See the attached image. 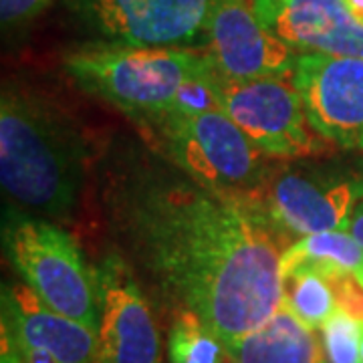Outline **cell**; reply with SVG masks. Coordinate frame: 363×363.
<instances>
[{"instance_id": "obj_1", "label": "cell", "mask_w": 363, "mask_h": 363, "mask_svg": "<svg viewBox=\"0 0 363 363\" xmlns=\"http://www.w3.org/2000/svg\"><path fill=\"white\" fill-rule=\"evenodd\" d=\"M113 252L172 313H196L222 343L283 305L279 238L242 196L206 188L145 143L119 145L99 169Z\"/></svg>"}, {"instance_id": "obj_2", "label": "cell", "mask_w": 363, "mask_h": 363, "mask_svg": "<svg viewBox=\"0 0 363 363\" xmlns=\"http://www.w3.org/2000/svg\"><path fill=\"white\" fill-rule=\"evenodd\" d=\"M89 169V147L75 123L33 91L0 97V182L14 208L43 220L75 214Z\"/></svg>"}, {"instance_id": "obj_3", "label": "cell", "mask_w": 363, "mask_h": 363, "mask_svg": "<svg viewBox=\"0 0 363 363\" xmlns=\"http://www.w3.org/2000/svg\"><path fill=\"white\" fill-rule=\"evenodd\" d=\"M142 142L198 184L247 198L271 157L264 156L220 109L202 113L157 111L131 117Z\"/></svg>"}, {"instance_id": "obj_4", "label": "cell", "mask_w": 363, "mask_h": 363, "mask_svg": "<svg viewBox=\"0 0 363 363\" xmlns=\"http://www.w3.org/2000/svg\"><path fill=\"white\" fill-rule=\"evenodd\" d=\"M210 61L202 49L128 47L89 40L65 57V69L81 89L140 117L172 109L180 89L206 75Z\"/></svg>"}, {"instance_id": "obj_5", "label": "cell", "mask_w": 363, "mask_h": 363, "mask_svg": "<svg viewBox=\"0 0 363 363\" xmlns=\"http://www.w3.org/2000/svg\"><path fill=\"white\" fill-rule=\"evenodd\" d=\"M247 200L286 248L309 234L350 230L363 200V178L309 157L271 160Z\"/></svg>"}, {"instance_id": "obj_6", "label": "cell", "mask_w": 363, "mask_h": 363, "mask_svg": "<svg viewBox=\"0 0 363 363\" xmlns=\"http://www.w3.org/2000/svg\"><path fill=\"white\" fill-rule=\"evenodd\" d=\"M2 245L23 283L49 309L99 331L95 272L71 234L11 206L2 218Z\"/></svg>"}, {"instance_id": "obj_7", "label": "cell", "mask_w": 363, "mask_h": 363, "mask_svg": "<svg viewBox=\"0 0 363 363\" xmlns=\"http://www.w3.org/2000/svg\"><path fill=\"white\" fill-rule=\"evenodd\" d=\"M210 83L220 111L271 160L323 156L333 145L313 128L289 79L234 81L212 69Z\"/></svg>"}, {"instance_id": "obj_8", "label": "cell", "mask_w": 363, "mask_h": 363, "mask_svg": "<svg viewBox=\"0 0 363 363\" xmlns=\"http://www.w3.org/2000/svg\"><path fill=\"white\" fill-rule=\"evenodd\" d=\"M97 43L202 49L218 0H65Z\"/></svg>"}, {"instance_id": "obj_9", "label": "cell", "mask_w": 363, "mask_h": 363, "mask_svg": "<svg viewBox=\"0 0 363 363\" xmlns=\"http://www.w3.org/2000/svg\"><path fill=\"white\" fill-rule=\"evenodd\" d=\"M93 272L99 297L97 363H162L154 313L128 262L109 252Z\"/></svg>"}, {"instance_id": "obj_10", "label": "cell", "mask_w": 363, "mask_h": 363, "mask_svg": "<svg viewBox=\"0 0 363 363\" xmlns=\"http://www.w3.org/2000/svg\"><path fill=\"white\" fill-rule=\"evenodd\" d=\"M291 83L315 130L343 150H363V59L298 52Z\"/></svg>"}, {"instance_id": "obj_11", "label": "cell", "mask_w": 363, "mask_h": 363, "mask_svg": "<svg viewBox=\"0 0 363 363\" xmlns=\"http://www.w3.org/2000/svg\"><path fill=\"white\" fill-rule=\"evenodd\" d=\"M202 51L218 75L234 81H291L298 59L295 49L260 23L250 0H218Z\"/></svg>"}, {"instance_id": "obj_12", "label": "cell", "mask_w": 363, "mask_h": 363, "mask_svg": "<svg viewBox=\"0 0 363 363\" xmlns=\"http://www.w3.org/2000/svg\"><path fill=\"white\" fill-rule=\"evenodd\" d=\"M250 6L297 52L363 59V25L343 0H250Z\"/></svg>"}, {"instance_id": "obj_13", "label": "cell", "mask_w": 363, "mask_h": 363, "mask_svg": "<svg viewBox=\"0 0 363 363\" xmlns=\"http://www.w3.org/2000/svg\"><path fill=\"white\" fill-rule=\"evenodd\" d=\"M0 331L18 347L49 353L59 363H97V333L49 309L25 283L2 286Z\"/></svg>"}, {"instance_id": "obj_14", "label": "cell", "mask_w": 363, "mask_h": 363, "mask_svg": "<svg viewBox=\"0 0 363 363\" xmlns=\"http://www.w3.org/2000/svg\"><path fill=\"white\" fill-rule=\"evenodd\" d=\"M224 353L233 363H329L323 341L283 305L259 329L224 343Z\"/></svg>"}, {"instance_id": "obj_15", "label": "cell", "mask_w": 363, "mask_h": 363, "mask_svg": "<svg viewBox=\"0 0 363 363\" xmlns=\"http://www.w3.org/2000/svg\"><path fill=\"white\" fill-rule=\"evenodd\" d=\"M317 272L325 279L353 274L363 285V248L347 230L309 234L281 252V274Z\"/></svg>"}, {"instance_id": "obj_16", "label": "cell", "mask_w": 363, "mask_h": 363, "mask_svg": "<svg viewBox=\"0 0 363 363\" xmlns=\"http://www.w3.org/2000/svg\"><path fill=\"white\" fill-rule=\"evenodd\" d=\"M283 307L313 331L321 329L339 309L333 286L317 272L283 277Z\"/></svg>"}, {"instance_id": "obj_17", "label": "cell", "mask_w": 363, "mask_h": 363, "mask_svg": "<svg viewBox=\"0 0 363 363\" xmlns=\"http://www.w3.org/2000/svg\"><path fill=\"white\" fill-rule=\"evenodd\" d=\"M224 343L196 313L180 311L172 317L168 331L169 363H220Z\"/></svg>"}, {"instance_id": "obj_18", "label": "cell", "mask_w": 363, "mask_h": 363, "mask_svg": "<svg viewBox=\"0 0 363 363\" xmlns=\"http://www.w3.org/2000/svg\"><path fill=\"white\" fill-rule=\"evenodd\" d=\"M325 355L329 363H363L362 321L345 311L333 313L321 327Z\"/></svg>"}, {"instance_id": "obj_19", "label": "cell", "mask_w": 363, "mask_h": 363, "mask_svg": "<svg viewBox=\"0 0 363 363\" xmlns=\"http://www.w3.org/2000/svg\"><path fill=\"white\" fill-rule=\"evenodd\" d=\"M337 297V307L363 323V285L353 274H335L327 279Z\"/></svg>"}, {"instance_id": "obj_20", "label": "cell", "mask_w": 363, "mask_h": 363, "mask_svg": "<svg viewBox=\"0 0 363 363\" xmlns=\"http://www.w3.org/2000/svg\"><path fill=\"white\" fill-rule=\"evenodd\" d=\"M52 0H0L2 26H23L39 16Z\"/></svg>"}, {"instance_id": "obj_21", "label": "cell", "mask_w": 363, "mask_h": 363, "mask_svg": "<svg viewBox=\"0 0 363 363\" xmlns=\"http://www.w3.org/2000/svg\"><path fill=\"white\" fill-rule=\"evenodd\" d=\"M0 363H23L14 341L6 333H0Z\"/></svg>"}, {"instance_id": "obj_22", "label": "cell", "mask_w": 363, "mask_h": 363, "mask_svg": "<svg viewBox=\"0 0 363 363\" xmlns=\"http://www.w3.org/2000/svg\"><path fill=\"white\" fill-rule=\"evenodd\" d=\"M347 233H350L363 248V200L355 206V210H353V216H351L350 230H347Z\"/></svg>"}, {"instance_id": "obj_23", "label": "cell", "mask_w": 363, "mask_h": 363, "mask_svg": "<svg viewBox=\"0 0 363 363\" xmlns=\"http://www.w3.org/2000/svg\"><path fill=\"white\" fill-rule=\"evenodd\" d=\"M343 2L350 9V13L363 25V0H343Z\"/></svg>"}, {"instance_id": "obj_24", "label": "cell", "mask_w": 363, "mask_h": 363, "mask_svg": "<svg viewBox=\"0 0 363 363\" xmlns=\"http://www.w3.org/2000/svg\"><path fill=\"white\" fill-rule=\"evenodd\" d=\"M362 357H363V323H362Z\"/></svg>"}]
</instances>
